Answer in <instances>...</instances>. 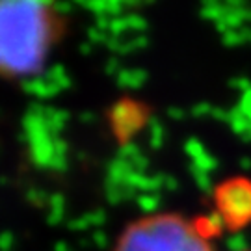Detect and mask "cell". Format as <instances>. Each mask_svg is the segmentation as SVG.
<instances>
[{"instance_id":"obj_3","label":"cell","mask_w":251,"mask_h":251,"mask_svg":"<svg viewBox=\"0 0 251 251\" xmlns=\"http://www.w3.org/2000/svg\"><path fill=\"white\" fill-rule=\"evenodd\" d=\"M216 220L222 229L240 231L251 225V179H224L212 192Z\"/></svg>"},{"instance_id":"obj_2","label":"cell","mask_w":251,"mask_h":251,"mask_svg":"<svg viewBox=\"0 0 251 251\" xmlns=\"http://www.w3.org/2000/svg\"><path fill=\"white\" fill-rule=\"evenodd\" d=\"M220 229L212 218L158 212L126 225L114 251H216L212 238Z\"/></svg>"},{"instance_id":"obj_1","label":"cell","mask_w":251,"mask_h":251,"mask_svg":"<svg viewBox=\"0 0 251 251\" xmlns=\"http://www.w3.org/2000/svg\"><path fill=\"white\" fill-rule=\"evenodd\" d=\"M62 30L63 19L52 4L0 0V76L37 75Z\"/></svg>"}]
</instances>
